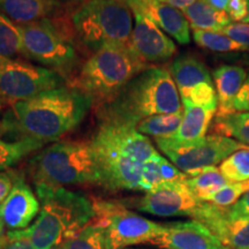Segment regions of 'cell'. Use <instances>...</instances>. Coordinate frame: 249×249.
<instances>
[{
  "mask_svg": "<svg viewBox=\"0 0 249 249\" xmlns=\"http://www.w3.org/2000/svg\"><path fill=\"white\" fill-rule=\"evenodd\" d=\"M65 86L60 74L0 54V96L9 104Z\"/></svg>",
  "mask_w": 249,
  "mask_h": 249,
  "instance_id": "30bf717a",
  "label": "cell"
},
{
  "mask_svg": "<svg viewBox=\"0 0 249 249\" xmlns=\"http://www.w3.org/2000/svg\"><path fill=\"white\" fill-rule=\"evenodd\" d=\"M233 111L234 113L235 112H249V73L233 103Z\"/></svg>",
  "mask_w": 249,
  "mask_h": 249,
  "instance_id": "f35d334b",
  "label": "cell"
},
{
  "mask_svg": "<svg viewBox=\"0 0 249 249\" xmlns=\"http://www.w3.org/2000/svg\"><path fill=\"white\" fill-rule=\"evenodd\" d=\"M204 1L207 2V4H209L210 6H213V7L219 9V11L225 12L230 0H204Z\"/></svg>",
  "mask_w": 249,
  "mask_h": 249,
  "instance_id": "b9f144b4",
  "label": "cell"
},
{
  "mask_svg": "<svg viewBox=\"0 0 249 249\" xmlns=\"http://www.w3.org/2000/svg\"><path fill=\"white\" fill-rule=\"evenodd\" d=\"M147 68L128 45H108L93 52L81 67L73 87L87 93L93 104L102 105Z\"/></svg>",
  "mask_w": 249,
  "mask_h": 249,
  "instance_id": "277c9868",
  "label": "cell"
},
{
  "mask_svg": "<svg viewBox=\"0 0 249 249\" xmlns=\"http://www.w3.org/2000/svg\"><path fill=\"white\" fill-rule=\"evenodd\" d=\"M92 223L103 227L107 249H127L151 245L163 232V224L156 223L127 209L120 202L95 200Z\"/></svg>",
  "mask_w": 249,
  "mask_h": 249,
  "instance_id": "ba28073f",
  "label": "cell"
},
{
  "mask_svg": "<svg viewBox=\"0 0 249 249\" xmlns=\"http://www.w3.org/2000/svg\"><path fill=\"white\" fill-rule=\"evenodd\" d=\"M225 12L231 21L249 23V0H230Z\"/></svg>",
  "mask_w": 249,
  "mask_h": 249,
  "instance_id": "836d02e7",
  "label": "cell"
},
{
  "mask_svg": "<svg viewBox=\"0 0 249 249\" xmlns=\"http://www.w3.org/2000/svg\"><path fill=\"white\" fill-rule=\"evenodd\" d=\"M231 183L227 180L223 173L220 172L219 167L210 166L203 169L196 176L188 177L186 180V185L193 194L200 201L205 202L211 195Z\"/></svg>",
  "mask_w": 249,
  "mask_h": 249,
  "instance_id": "603a6c76",
  "label": "cell"
},
{
  "mask_svg": "<svg viewBox=\"0 0 249 249\" xmlns=\"http://www.w3.org/2000/svg\"><path fill=\"white\" fill-rule=\"evenodd\" d=\"M43 145V143L33 140L6 141L0 136V171L9 169L28 155L39 150Z\"/></svg>",
  "mask_w": 249,
  "mask_h": 249,
  "instance_id": "4316f807",
  "label": "cell"
},
{
  "mask_svg": "<svg viewBox=\"0 0 249 249\" xmlns=\"http://www.w3.org/2000/svg\"><path fill=\"white\" fill-rule=\"evenodd\" d=\"M27 59L60 74L64 79L79 65V54L71 36L52 20L37 21L18 26Z\"/></svg>",
  "mask_w": 249,
  "mask_h": 249,
  "instance_id": "52a82bcc",
  "label": "cell"
},
{
  "mask_svg": "<svg viewBox=\"0 0 249 249\" xmlns=\"http://www.w3.org/2000/svg\"><path fill=\"white\" fill-rule=\"evenodd\" d=\"M213 134L235 140L249 147V112L214 117Z\"/></svg>",
  "mask_w": 249,
  "mask_h": 249,
  "instance_id": "cb8c5ba5",
  "label": "cell"
},
{
  "mask_svg": "<svg viewBox=\"0 0 249 249\" xmlns=\"http://www.w3.org/2000/svg\"><path fill=\"white\" fill-rule=\"evenodd\" d=\"M160 1L165 2V4L171 5V6H173V7L183 11L185 8L189 7V6L197 1V0H160Z\"/></svg>",
  "mask_w": 249,
  "mask_h": 249,
  "instance_id": "60d3db41",
  "label": "cell"
},
{
  "mask_svg": "<svg viewBox=\"0 0 249 249\" xmlns=\"http://www.w3.org/2000/svg\"><path fill=\"white\" fill-rule=\"evenodd\" d=\"M93 140L110 145L142 164L158 155L150 140L132 127L101 123Z\"/></svg>",
  "mask_w": 249,
  "mask_h": 249,
  "instance_id": "2e32d148",
  "label": "cell"
},
{
  "mask_svg": "<svg viewBox=\"0 0 249 249\" xmlns=\"http://www.w3.org/2000/svg\"><path fill=\"white\" fill-rule=\"evenodd\" d=\"M17 179L18 176H15V173L0 172V204L11 194Z\"/></svg>",
  "mask_w": 249,
  "mask_h": 249,
  "instance_id": "ab89813d",
  "label": "cell"
},
{
  "mask_svg": "<svg viewBox=\"0 0 249 249\" xmlns=\"http://www.w3.org/2000/svg\"><path fill=\"white\" fill-rule=\"evenodd\" d=\"M171 75L181 99L197 87L213 82L207 66L200 59L191 54L180 55L173 61L171 65Z\"/></svg>",
  "mask_w": 249,
  "mask_h": 249,
  "instance_id": "ffe728a7",
  "label": "cell"
},
{
  "mask_svg": "<svg viewBox=\"0 0 249 249\" xmlns=\"http://www.w3.org/2000/svg\"><path fill=\"white\" fill-rule=\"evenodd\" d=\"M220 33L249 49V23H231Z\"/></svg>",
  "mask_w": 249,
  "mask_h": 249,
  "instance_id": "e575fe53",
  "label": "cell"
},
{
  "mask_svg": "<svg viewBox=\"0 0 249 249\" xmlns=\"http://www.w3.org/2000/svg\"><path fill=\"white\" fill-rule=\"evenodd\" d=\"M0 249H34L26 238H23L18 231H8L7 241Z\"/></svg>",
  "mask_w": 249,
  "mask_h": 249,
  "instance_id": "74e56055",
  "label": "cell"
},
{
  "mask_svg": "<svg viewBox=\"0 0 249 249\" xmlns=\"http://www.w3.org/2000/svg\"><path fill=\"white\" fill-rule=\"evenodd\" d=\"M57 249H107L104 229L90 223Z\"/></svg>",
  "mask_w": 249,
  "mask_h": 249,
  "instance_id": "f1b7e54d",
  "label": "cell"
},
{
  "mask_svg": "<svg viewBox=\"0 0 249 249\" xmlns=\"http://www.w3.org/2000/svg\"><path fill=\"white\" fill-rule=\"evenodd\" d=\"M132 12L150 18L160 30L173 37L179 44L187 45L191 42V26L180 9L155 0L136 6L132 8Z\"/></svg>",
  "mask_w": 249,
  "mask_h": 249,
  "instance_id": "e0dca14e",
  "label": "cell"
},
{
  "mask_svg": "<svg viewBox=\"0 0 249 249\" xmlns=\"http://www.w3.org/2000/svg\"><path fill=\"white\" fill-rule=\"evenodd\" d=\"M183 118V111L178 113L157 114L140 121L136 130L156 139H170L178 130Z\"/></svg>",
  "mask_w": 249,
  "mask_h": 249,
  "instance_id": "d4e9b609",
  "label": "cell"
},
{
  "mask_svg": "<svg viewBox=\"0 0 249 249\" xmlns=\"http://www.w3.org/2000/svg\"><path fill=\"white\" fill-rule=\"evenodd\" d=\"M64 2H68V4H83V2L89 1V0H61Z\"/></svg>",
  "mask_w": 249,
  "mask_h": 249,
  "instance_id": "bcb514c9",
  "label": "cell"
},
{
  "mask_svg": "<svg viewBox=\"0 0 249 249\" xmlns=\"http://www.w3.org/2000/svg\"><path fill=\"white\" fill-rule=\"evenodd\" d=\"M202 201L186 185V181L164 182L136 202L142 213L157 217H193Z\"/></svg>",
  "mask_w": 249,
  "mask_h": 249,
  "instance_id": "7c38bea8",
  "label": "cell"
},
{
  "mask_svg": "<svg viewBox=\"0 0 249 249\" xmlns=\"http://www.w3.org/2000/svg\"><path fill=\"white\" fill-rule=\"evenodd\" d=\"M193 30L214 31L220 33L224 28L231 24L226 12L213 7L204 0H197L182 11Z\"/></svg>",
  "mask_w": 249,
  "mask_h": 249,
  "instance_id": "7402d4cb",
  "label": "cell"
},
{
  "mask_svg": "<svg viewBox=\"0 0 249 249\" xmlns=\"http://www.w3.org/2000/svg\"><path fill=\"white\" fill-rule=\"evenodd\" d=\"M77 39L88 50L108 45H128L133 12L124 0H89L71 15Z\"/></svg>",
  "mask_w": 249,
  "mask_h": 249,
  "instance_id": "8992f818",
  "label": "cell"
},
{
  "mask_svg": "<svg viewBox=\"0 0 249 249\" xmlns=\"http://www.w3.org/2000/svg\"><path fill=\"white\" fill-rule=\"evenodd\" d=\"M151 245L163 249H231L201 223H163V232Z\"/></svg>",
  "mask_w": 249,
  "mask_h": 249,
  "instance_id": "5bb4252c",
  "label": "cell"
},
{
  "mask_svg": "<svg viewBox=\"0 0 249 249\" xmlns=\"http://www.w3.org/2000/svg\"><path fill=\"white\" fill-rule=\"evenodd\" d=\"M29 172L35 185H98L91 142H55L31 158Z\"/></svg>",
  "mask_w": 249,
  "mask_h": 249,
  "instance_id": "5b68a950",
  "label": "cell"
},
{
  "mask_svg": "<svg viewBox=\"0 0 249 249\" xmlns=\"http://www.w3.org/2000/svg\"><path fill=\"white\" fill-rule=\"evenodd\" d=\"M193 38L195 43L201 48L209 51L217 52V53H229V52H247L248 48L240 45L239 43L224 35L222 33L214 31H193Z\"/></svg>",
  "mask_w": 249,
  "mask_h": 249,
  "instance_id": "83f0119b",
  "label": "cell"
},
{
  "mask_svg": "<svg viewBox=\"0 0 249 249\" xmlns=\"http://www.w3.org/2000/svg\"><path fill=\"white\" fill-rule=\"evenodd\" d=\"M244 67L222 65L213 71V82L218 96L217 116L234 113L233 103L247 79Z\"/></svg>",
  "mask_w": 249,
  "mask_h": 249,
  "instance_id": "d6986e66",
  "label": "cell"
},
{
  "mask_svg": "<svg viewBox=\"0 0 249 249\" xmlns=\"http://www.w3.org/2000/svg\"><path fill=\"white\" fill-rule=\"evenodd\" d=\"M92 104L87 93L66 86L11 103L5 114L4 136L43 144L57 141L82 123Z\"/></svg>",
  "mask_w": 249,
  "mask_h": 249,
  "instance_id": "6da1fadb",
  "label": "cell"
},
{
  "mask_svg": "<svg viewBox=\"0 0 249 249\" xmlns=\"http://www.w3.org/2000/svg\"><path fill=\"white\" fill-rule=\"evenodd\" d=\"M182 111L181 97L170 71L149 67L113 98L99 105V119L104 124L136 128L145 118Z\"/></svg>",
  "mask_w": 249,
  "mask_h": 249,
  "instance_id": "7a4b0ae2",
  "label": "cell"
},
{
  "mask_svg": "<svg viewBox=\"0 0 249 249\" xmlns=\"http://www.w3.org/2000/svg\"><path fill=\"white\" fill-rule=\"evenodd\" d=\"M216 112V110H209L192 104H183L181 124L171 139L180 143H193L204 139Z\"/></svg>",
  "mask_w": 249,
  "mask_h": 249,
  "instance_id": "44dd1931",
  "label": "cell"
},
{
  "mask_svg": "<svg viewBox=\"0 0 249 249\" xmlns=\"http://www.w3.org/2000/svg\"><path fill=\"white\" fill-rule=\"evenodd\" d=\"M0 54L17 59L26 58L20 28L0 12Z\"/></svg>",
  "mask_w": 249,
  "mask_h": 249,
  "instance_id": "484cf974",
  "label": "cell"
},
{
  "mask_svg": "<svg viewBox=\"0 0 249 249\" xmlns=\"http://www.w3.org/2000/svg\"><path fill=\"white\" fill-rule=\"evenodd\" d=\"M127 2V5L129 6L130 9L136 7V6H140L142 4H147V2L150 1H155V0H124Z\"/></svg>",
  "mask_w": 249,
  "mask_h": 249,
  "instance_id": "f6af8a7d",
  "label": "cell"
},
{
  "mask_svg": "<svg viewBox=\"0 0 249 249\" xmlns=\"http://www.w3.org/2000/svg\"><path fill=\"white\" fill-rule=\"evenodd\" d=\"M40 211V202L21 176L8 197L0 204V218L9 231L26 230L35 222Z\"/></svg>",
  "mask_w": 249,
  "mask_h": 249,
  "instance_id": "9a60e30c",
  "label": "cell"
},
{
  "mask_svg": "<svg viewBox=\"0 0 249 249\" xmlns=\"http://www.w3.org/2000/svg\"><path fill=\"white\" fill-rule=\"evenodd\" d=\"M7 231H6V225L0 218V247L7 241Z\"/></svg>",
  "mask_w": 249,
  "mask_h": 249,
  "instance_id": "ee69618b",
  "label": "cell"
},
{
  "mask_svg": "<svg viewBox=\"0 0 249 249\" xmlns=\"http://www.w3.org/2000/svg\"><path fill=\"white\" fill-rule=\"evenodd\" d=\"M2 108H4V98L0 96V136H4L5 134V126H4V120H5V114L2 113Z\"/></svg>",
  "mask_w": 249,
  "mask_h": 249,
  "instance_id": "7bdbcfd3",
  "label": "cell"
},
{
  "mask_svg": "<svg viewBox=\"0 0 249 249\" xmlns=\"http://www.w3.org/2000/svg\"><path fill=\"white\" fill-rule=\"evenodd\" d=\"M160 170L161 178L164 182H176V181H186L189 176L180 171L173 163H170L166 158L160 157Z\"/></svg>",
  "mask_w": 249,
  "mask_h": 249,
  "instance_id": "d590c367",
  "label": "cell"
},
{
  "mask_svg": "<svg viewBox=\"0 0 249 249\" xmlns=\"http://www.w3.org/2000/svg\"><path fill=\"white\" fill-rule=\"evenodd\" d=\"M220 172L230 182H244L249 180V147L233 152L220 163Z\"/></svg>",
  "mask_w": 249,
  "mask_h": 249,
  "instance_id": "f546056e",
  "label": "cell"
},
{
  "mask_svg": "<svg viewBox=\"0 0 249 249\" xmlns=\"http://www.w3.org/2000/svg\"><path fill=\"white\" fill-rule=\"evenodd\" d=\"M160 155L158 154L154 158L143 163L140 191L149 193L164 183L160 170Z\"/></svg>",
  "mask_w": 249,
  "mask_h": 249,
  "instance_id": "d6a6232c",
  "label": "cell"
},
{
  "mask_svg": "<svg viewBox=\"0 0 249 249\" xmlns=\"http://www.w3.org/2000/svg\"><path fill=\"white\" fill-rule=\"evenodd\" d=\"M156 144L180 171L189 177L220 164L233 152L248 148L235 140L214 134L193 143H180L171 138L156 139Z\"/></svg>",
  "mask_w": 249,
  "mask_h": 249,
  "instance_id": "9c48e42d",
  "label": "cell"
},
{
  "mask_svg": "<svg viewBox=\"0 0 249 249\" xmlns=\"http://www.w3.org/2000/svg\"><path fill=\"white\" fill-rule=\"evenodd\" d=\"M90 142L99 186L110 191H140L142 163L96 140Z\"/></svg>",
  "mask_w": 249,
  "mask_h": 249,
  "instance_id": "8fae6325",
  "label": "cell"
},
{
  "mask_svg": "<svg viewBox=\"0 0 249 249\" xmlns=\"http://www.w3.org/2000/svg\"><path fill=\"white\" fill-rule=\"evenodd\" d=\"M35 189L40 211L28 229L18 231L34 249H57L95 218L93 202L85 195L44 183Z\"/></svg>",
  "mask_w": 249,
  "mask_h": 249,
  "instance_id": "3957f363",
  "label": "cell"
},
{
  "mask_svg": "<svg viewBox=\"0 0 249 249\" xmlns=\"http://www.w3.org/2000/svg\"><path fill=\"white\" fill-rule=\"evenodd\" d=\"M127 249H163V248H143V247H133V248H127Z\"/></svg>",
  "mask_w": 249,
  "mask_h": 249,
  "instance_id": "7dc6e473",
  "label": "cell"
},
{
  "mask_svg": "<svg viewBox=\"0 0 249 249\" xmlns=\"http://www.w3.org/2000/svg\"><path fill=\"white\" fill-rule=\"evenodd\" d=\"M219 240L231 249H249V218L227 220Z\"/></svg>",
  "mask_w": 249,
  "mask_h": 249,
  "instance_id": "4dcf8cb0",
  "label": "cell"
},
{
  "mask_svg": "<svg viewBox=\"0 0 249 249\" xmlns=\"http://www.w3.org/2000/svg\"><path fill=\"white\" fill-rule=\"evenodd\" d=\"M247 191H249V180L244 182H231L211 195L205 202H210L217 207L229 208L236 203Z\"/></svg>",
  "mask_w": 249,
  "mask_h": 249,
  "instance_id": "1f68e13d",
  "label": "cell"
},
{
  "mask_svg": "<svg viewBox=\"0 0 249 249\" xmlns=\"http://www.w3.org/2000/svg\"><path fill=\"white\" fill-rule=\"evenodd\" d=\"M60 8V0H0V12L18 26L51 18Z\"/></svg>",
  "mask_w": 249,
  "mask_h": 249,
  "instance_id": "ac0fdd59",
  "label": "cell"
},
{
  "mask_svg": "<svg viewBox=\"0 0 249 249\" xmlns=\"http://www.w3.org/2000/svg\"><path fill=\"white\" fill-rule=\"evenodd\" d=\"M226 218L229 222L249 218V191L246 192L236 203L226 208Z\"/></svg>",
  "mask_w": 249,
  "mask_h": 249,
  "instance_id": "8d00e7d4",
  "label": "cell"
},
{
  "mask_svg": "<svg viewBox=\"0 0 249 249\" xmlns=\"http://www.w3.org/2000/svg\"><path fill=\"white\" fill-rule=\"evenodd\" d=\"M135 15V26L129 39V49L145 64L169 60L176 54L177 46L150 18L140 13Z\"/></svg>",
  "mask_w": 249,
  "mask_h": 249,
  "instance_id": "4fadbf2b",
  "label": "cell"
}]
</instances>
